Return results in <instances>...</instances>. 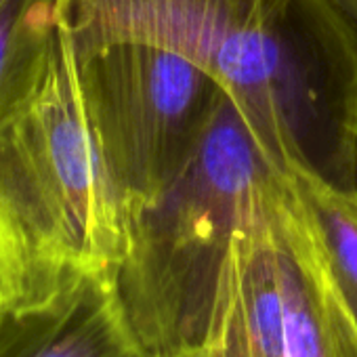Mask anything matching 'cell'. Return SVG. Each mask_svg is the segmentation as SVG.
<instances>
[{"label": "cell", "mask_w": 357, "mask_h": 357, "mask_svg": "<svg viewBox=\"0 0 357 357\" xmlns=\"http://www.w3.org/2000/svg\"><path fill=\"white\" fill-rule=\"evenodd\" d=\"M126 200L86 112L57 0H34L0 82V296L49 303L89 278L114 280Z\"/></svg>", "instance_id": "cell-2"}, {"label": "cell", "mask_w": 357, "mask_h": 357, "mask_svg": "<svg viewBox=\"0 0 357 357\" xmlns=\"http://www.w3.org/2000/svg\"><path fill=\"white\" fill-rule=\"evenodd\" d=\"M72 49L86 112L128 211L158 196L185 166L223 89L194 61L145 40Z\"/></svg>", "instance_id": "cell-3"}, {"label": "cell", "mask_w": 357, "mask_h": 357, "mask_svg": "<svg viewBox=\"0 0 357 357\" xmlns=\"http://www.w3.org/2000/svg\"><path fill=\"white\" fill-rule=\"evenodd\" d=\"M334 5L338 7L342 17L349 22V26L357 34V0H334Z\"/></svg>", "instance_id": "cell-6"}, {"label": "cell", "mask_w": 357, "mask_h": 357, "mask_svg": "<svg viewBox=\"0 0 357 357\" xmlns=\"http://www.w3.org/2000/svg\"><path fill=\"white\" fill-rule=\"evenodd\" d=\"M3 311H5V301H3V296H0V315H3Z\"/></svg>", "instance_id": "cell-7"}, {"label": "cell", "mask_w": 357, "mask_h": 357, "mask_svg": "<svg viewBox=\"0 0 357 357\" xmlns=\"http://www.w3.org/2000/svg\"><path fill=\"white\" fill-rule=\"evenodd\" d=\"M72 43L132 38L227 93L269 158L355 188L357 34L334 0H57Z\"/></svg>", "instance_id": "cell-1"}, {"label": "cell", "mask_w": 357, "mask_h": 357, "mask_svg": "<svg viewBox=\"0 0 357 357\" xmlns=\"http://www.w3.org/2000/svg\"><path fill=\"white\" fill-rule=\"evenodd\" d=\"M34 0H0V82H3L24 36Z\"/></svg>", "instance_id": "cell-5"}, {"label": "cell", "mask_w": 357, "mask_h": 357, "mask_svg": "<svg viewBox=\"0 0 357 357\" xmlns=\"http://www.w3.org/2000/svg\"><path fill=\"white\" fill-rule=\"evenodd\" d=\"M112 280L89 278L45 305L0 315V357H114L109 349Z\"/></svg>", "instance_id": "cell-4"}, {"label": "cell", "mask_w": 357, "mask_h": 357, "mask_svg": "<svg viewBox=\"0 0 357 357\" xmlns=\"http://www.w3.org/2000/svg\"><path fill=\"white\" fill-rule=\"evenodd\" d=\"M355 188H357V158H355Z\"/></svg>", "instance_id": "cell-8"}]
</instances>
